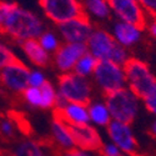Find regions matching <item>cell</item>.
I'll list each match as a JSON object with an SVG mask.
<instances>
[{"mask_svg":"<svg viewBox=\"0 0 156 156\" xmlns=\"http://www.w3.org/2000/svg\"><path fill=\"white\" fill-rule=\"evenodd\" d=\"M142 101V105L145 106V109L155 116V119H156V86L151 90V91L141 99Z\"/></svg>","mask_w":156,"mask_h":156,"instance_id":"cell-28","label":"cell"},{"mask_svg":"<svg viewBox=\"0 0 156 156\" xmlns=\"http://www.w3.org/2000/svg\"><path fill=\"white\" fill-rule=\"evenodd\" d=\"M109 4L116 20L145 29L149 16L137 0H109Z\"/></svg>","mask_w":156,"mask_h":156,"instance_id":"cell-9","label":"cell"},{"mask_svg":"<svg viewBox=\"0 0 156 156\" xmlns=\"http://www.w3.org/2000/svg\"><path fill=\"white\" fill-rule=\"evenodd\" d=\"M104 100L108 105L112 120L130 125L137 118L142 102L141 99L129 87H124L118 91L108 94L104 96Z\"/></svg>","mask_w":156,"mask_h":156,"instance_id":"cell-4","label":"cell"},{"mask_svg":"<svg viewBox=\"0 0 156 156\" xmlns=\"http://www.w3.org/2000/svg\"><path fill=\"white\" fill-rule=\"evenodd\" d=\"M21 50L27 59L36 68H45L51 62V55L39 44L37 39H31L20 43Z\"/></svg>","mask_w":156,"mask_h":156,"instance_id":"cell-17","label":"cell"},{"mask_svg":"<svg viewBox=\"0 0 156 156\" xmlns=\"http://www.w3.org/2000/svg\"><path fill=\"white\" fill-rule=\"evenodd\" d=\"M110 34L114 40L125 49H131L136 46L144 36V29L133 24H127L120 20H115L111 25Z\"/></svg>","mask_w":156,"mask_h":156,"instance_id":"cell-13","label":"cell"},{"mask_svg":"<svg viewBox=\"0 0 156 156\" xmlns=\"http://www.w3.org/2000/svg\"><path fill=\"white\" fill-rule=\"evenodd\" d=\"M149 18H156V0H137Z\"/></svg>","mask_w":156,"mask_h":156,"instance_id":"cell-30","label":"cell"},{"mask_svg":"<svg viewBox=\"0 0 156 156\" xmlns=\"http://www.w3.org/2000/svg\"><path fill=\"white\" fill-rule=\"evenodd\" d=\"M44 30V21L34 11L21 8L16 3L0 0V33L23 43L37 39Z\"/></svg>","mask_w":156,"mask_h":156,"instance_id":"cell-1","label":"cell"},{"mask_svg":"<svg viewBox=\"0 0 156 156\" xmlns=\"http://www.w3.org/2000/svg\"><path fill=\"white\" fill-rule=\"evenodd\" d=\"M100 156H120L122 152L111 141H102V145L98 152Z\"/></svg>","mask_w":156,"mask_h":156,"instance_id":"cell-29","label":"cell"},{"mask_svg":"<svg viewBox=\"0 0 156 156\" xmlns=\"http://www.w3.org/2000/svg\"><path fill=\"white\" fill-rule=\"evenodd\" d=\"M126 87L135 93L140 99L146 96L156 86V76L150 66L137 58H130L124 65Z\"/></svg>","mask_w":156,"mask_h":156,"instance_id":"cell-5","label":"cell"},{"mask_svg":"<svg viewBox=\"0 0 156 156\" xmlns=\"http://www.w3.org/2000/svg\"><path fill=\"white\" fill-rule=\"evenodd\" d=\"M37 41L50 55H53L55 51L60 48V45L62 44L60 36L55 31L48 30V29H45L44 33L37 37Z\"/></svg>","mask_w":156,"mask_h":156,"instance_id":"cell-23","label":"cell"},{"mask_svg":"<svg viewBox=\"0 0 156 156\" xmlns=\"http://www.w3.org/2000/svg\"><path fill=\"white\" fill-rule=\"evenodd\" d=\"M145 28L147 29V33L150 34V36L156 40V18H151V19L149 18Z\"/></svg>","mask_w":156,"mask_h":156,"instance_id":"cell-32","label":"cell"},{"mask_svg":"<svg viewBox=\"0 0 156 156\" xmlns=\"http://www.w3.org/2000/svg\"><path fill=\"white\" fill-rule=\"evenodd\" d=\"M150 135L156 140V119L152 121V124L150 126Z\"/></svg>","mask_w":156,"mask_h":156,"instance_id":"cell-33","label":"cell"},{"mask_svg":"<svg viewBox=\"0 0 156 156\" xmlns=\"http://www.w3.org/2000/svg\"><path fill=\"white\" fill-rule=\"evenodd\" d=\"M59 156H98V152L94 151H87L79 147H74L68 151H61L59 152Z\"/></svg>","mask_w":156,"mask_h":156,"instance_id":"cell-31","label":"cell"},{"mask_svg":"<svg viewBox=\"0 0 156 156\" xmlns=\"http://www.w3.org/2000/svg\"><path fill=\"white\" fill-rule=\"evenodd\" d=\"M50 139L51 144L59 150V152L76 147L71 126H69L66 122L55 115L50 122Z\"/></svg>","mask_w":156,"mask_h":156,"instance_id":"cell-16","label":"cell"},{"mask_svg":"<svg viewBox=\"0 0 156 156\" xmlns=\"http://www.w3.org/2000/svg\"><path fill=\"white\" fill-rule=\"evenodd\" d=\"M87 53L98 61H112L118 65H124L129 61V50L120 46L114 40L109 30L95 27L86 41Z\"/></svg>","mask_w":156,"mask_h":156,"instance_id":"cell-2","label":"cell"},{"mask_svg":"<svg viewBox=\"0 0 156 156\" xmlns=\"http://www.w3.org/2000/svg\"><path fill=\"white\" fill-rule=\"evenodd\" d=\"M16 136V121L10 116L0 118V139L9 142Z\"/></svg>","mask_w":156,"mask_h":156,"instance_id":"cell-24","label":"cell"},{"mask_svg":"<svg viewBox=\"0 0 156 156\" xmlns=\"http://www.w3.org/2000/svg\"><path fill=\"white\" fill-rule=\"evenodd\" d=\"M84 15L94 21H106L111 18L109 0H80Z\"/></svg>","mask_w":156,"mask_h":156,"instance_id":"cell-18","label":"cell"},{"mask_svg":"<svg viewBox=\"0 0 156 156\" xmlns=\"http://www.w3.org/2000/svg\"><path fill=\"white\" fill-rule=\"evenodd\" d=\"M54 115L60 118L71 127L90 124L87 104L65 102L62 106L54 110Z\"/></svg>","mask_w":156,"mask_h":156,"instance_id":"cell-14","label":"cell"},{"mask_svg":"<svg viewBox=\"0 0 156 156\" xmlns=\"http://www.w3.org/2000/svg\"><path fill=\"white\" fill-rule=\"evenodd\" d=\"M91 80L104 96L126 87L124 66L112 61H98L91 75Z\"/></svg>","mask_w":156,"mask_h":156,"instance_id":"cell-6","label":"cell"},{"mask_svg":"<svg viewBox=\"0 0 156 156\" xmlns=\"http://www.w3.org/2000/svg\"><path fill=\"white\" fill-rule=\"evenodd\" d=\"M105 130L109 141L118 146L122 154L137 155L139 144L130 124L111 120V122L106 126Z\"/></svg>","mask_w":156,"mask_h":156,"instance_id":"cell-10","label":"cell"},{"mask_svg":"<svg viewBox=\"0 0 156 156\" xmlns=\"http://www.w3.org/2000/svg\"><path fill=\"white\" fill-rule=\"evenodd\" d=\"M40 93H41V109H44V110L55 109L56 101H58V90H56V86L51 81L48 80L40 87Z\"/></svg>","mask_w":156,"mask_h":156,"instance_id":"cell-22","label":"cell"},{"mask_svg":"<svg viewBox=\"0 0 156 156\" xmlns=\"http://www.w3.org/2000/svg\"><path fill=\"white\" fill-rule=\"evenodd\" d=\"M94 28L95 27L93 25V21L83 15L58 25V33L62 43L86 44Z\"/></svg>","mask_w":156,"mask_h":156,"instance_id":"cell-11","label":"cell"},{"mask_svg":"<svg viewBox=\"0 0 156 156\" xmlns=\"http://www.w3.org/2000/svg\"><path fill=\"white\" fill-rule=\"evenodd\" d=\"M56 90L58 101L55 109L62 106L65 102L89 104L93 100V83L86 77L76 75L75 73L61 74L58 79Z\"/></svg>","mask_w":156,"mask_h":156,"instance_id":"cell-3","label":"cell"},{"mask_svg":"<svg viewBox=\"0 0 156 156\" xmlns=\"http://www.w3.org/2000/svg\"><path fill=\"white\" fill-rule=\"evenodd\" d=\"M44 15L55 25L84 15L80 0H39Z\"/></svg>","mask_w":156,"mask_h":156,"instance_id":"cell-7","label":"cell"},{"mask_svg":"<svg viewBox=\"0 0 156 156\" xmlns=\"http://www.w3.org/2000/svg\"><path fill=\"white\" fill-rule=\"evenodd\" d=\"M120 156H137V155H126V154H122V155H120Z\"/></svg>","mask_w":156,"mask_h":156,"instance_id":"cell-34","label":"cell"},{"mask_svg":"<svg viewBox=\"0 0 156 156\" xmlns=\"http://www.w3.org/2000/svg\"><path fill=\"white\" fill-rule=\"evenodd\" d=\"M71 131L76 147L87 151L99 152L102 145V137L95 126H93L91 124L75 126L71 127Z\"/></svg>","mask_w":156,"mask_h":156,"instance_id":"cell-15","label":"cell"},{"mask_svg":"<svg viewBox=\"0 0 156 156\" xmlns=\"http://www.w3.org/2000/svg\"><path fill=\"white\" fill-rule=\"evenodd\" d=\"M96 64H98V60L93 55L86 53L79 59V61L76 62L73 73H75L76 75H79L81 77L89 79V77H91V75L96 68Z\"/></svg>","mask_w":156,"mask_h":156,"instance_id":"cell-21","label":"cell"},{"mask_svg":"<svg viewBox=\"0 0 156 156\" xmlns=\"http://www.w3.org/2000/svg\"><path fill=\"white\" fill-rule=\"evenodd\" d=\"M46 76L44 74V71L40 68H35V69H30L29 71V86L31 87H41L45 83H46Z\"/></svg>","mask_w":156,"mask_h":156,"instance_id":"cell-26","label":"cell"},{"mask_svg":"<svg viewBox=\"0 0 156 156\" xmlns=\"http://www.w3.org/2000/svg\"><path fill=\"white\" fill-rule=\"evenodd\" d=\"M29 71L27 65L15 59L0 70V86L9 94L21 95L29 86Z\"/></svg>","mask_w":156,"mask_h":156,"instance_id":"cell-8","label":"cell"},{"mask_svg":"<svg viewBox=\"0 0 156 156\" xmlns=\"http://www.w3.org/2000/svg\"><path fill=\"white\" fill-rule=\"evenodd\" d=\"M86 53H87L86 44L62 43L60 48L51 55V62H53V65L59 73L69 74L74 71L76 62Z\"/></svg>","mask_w":156,"mask_h":156,"instance_id":"cell-12","label":"cell"},{"mask_svg":"<svg viewBox=\"0 0 156 156\" xmlns=\"http://www.w3.org/2000/svg\"><path fill=\"white\" fill-rule=\"evenodd\" d=\"M15 59H18L12 51L4 41L0 40V70L4 66H6L8 64H10L11 61H14Z\"/></svg>","mask_w":156,"mask_h":156,"instance_id":"cell-27","label":"cell"},{"mask_svg":"<svg viewBox=\"0 0 156 156\" xmlns=\"http://www.w3.org/2000/svg\"><path fill=\"white\" fill-rule=\"evenodd\" d=\"M23 100L28 106L33 109H41V93L40 87H31L28 86L27 90L21 94Z\"/></svg>","mask_w":156,"mask_h":156,"instance_id":"cell-25","label":"cell"},{"mask_svg":"<svg viewBox=\"0 0 156 156\" xmlns=\"http://www.w3.org/2000/svg\"><path fill=\"white\" fill-rule=\"evenodd\" d=\"M87 111H89V119L90 124L93 126L98 127H104L106 129V126L111 122V115L108 109V105L105 100L100 99H93L87 104Z\"/></svg>","mask_w":156,"mask_h":156,"instance_id":"cell-19","label":"cell"},{"mask_svg":"<svg viewBox=\"0 0 156 156\" xmlns=\"http://www.w3.org/2000/svg\"><path fill=\"white\" fill-rule=\"evenodd\" d=\"M10 156H53L49 147L34 139H23L11 149Z\"/></svg>","mask_w":156,"mask_h":156,"instance_id":"cell-20","label":"cell"},{"mask_svg":"<svg viewBox=\"0 0 156 156\" xmlns=\"http://www.w3.org/2000/svg\"><path fill=\"white\" fill-rule=\"evenodd\" d=\"M155 41H156V40H155Z\"/></svg>","mask_w":156,"mask_h":156,"instance_id":"cell-35","label":"cell"}]
</instances>
